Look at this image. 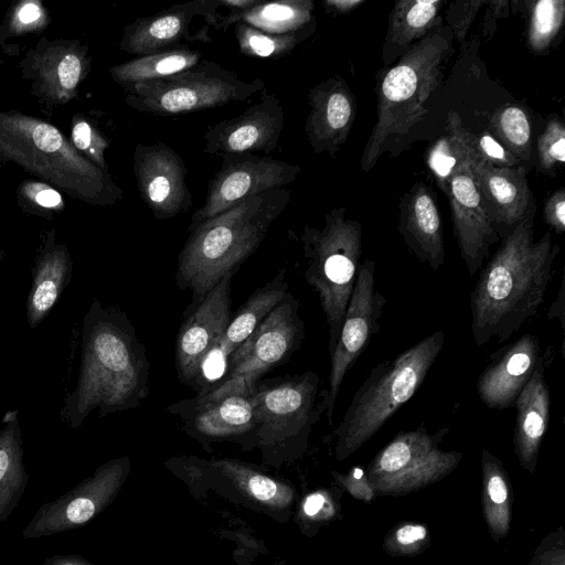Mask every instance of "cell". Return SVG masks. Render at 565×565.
Wrapping results in <instances>:
<instances>
[{"instance_id": "6da1fadb", "label": "cell", "mask_w": 565, "mask_h": 565, "mask_svg": "<svg viewBox=\"0 0 565 565\" xmlns=\"http://www.w3.org/2000/svg\"><path fill=\"white\" fill-rule=\"evenodd\" d=\"M149 393L147 350L128 316L94 298L81 337L78 379L61 411V419L78 428L95 409L99 417L134 409Z\"/></svg>"}, {"instance_id": "7a4b0ae2", "label": "cell", "mask_w": 565, "mask_h": 565, "mask_svg": "<svg viewBox=\"0 0 565 565\" xmlns=\"http://www.w3.org/2000/svg\"><path fill=\"white\" fill-rule=\"evenodd\" d=\"M534 212L503 237L470 295L475 343L509 340L536 315L553 277L559 245L551 232L534 241Z\"/></svg>"}, {"instance_id": "3957f363", "label": "cell", "mask_w": 565, "mask_h": 565, "mask_svg": "<svg viewBox=\"0 0 565 565\" xmlns=\"http://www.w3.org/2000/svg\"><path fill=\"white\" fill-rule=\"evenodd\" d=\"M290 198L285 188L248 196L190 232L178 256L175 279L181 290H191L192 305L258 249Z\"/></svg>"}, {"instance_id": "277c9868", "label": "cell", "mask_w": 565, "mask_h": 565, "mask_svg": "<svg viewBox=\"0 0 565 565\" xmlns=\"http://www.w3.org/2000/svg\"><path fill=\"white\" fill-rule=\"evenodd\" d=\"M7 163L93 206L124 198L110 173L83 157L55 125L17 110H0V164Z\"/></svg>"}, {"instance_id": "5b68a950", "label": "cell", "mask_w": 565, "mask_h": 565, "mask_svg": "<svg viewBox=\"0 0 565 565\" xmlns=\"http://www.w3.org/2000/svg\"><path fill=\"white\" fill-rule=\"evenodd\" d=\"M452 33L439 26L414 43L377 81L376 121L361 157V169L372 170L393 138L405 136L428 113L426 102L443 82L452 53Z\"/></svg>"}, {"instance_id": "8992f818", "label": "cell", "mask_w": 565, "mask_h": 565, "mask_svg": "<svg viewBox=\"0 0 565 565\" xmlns=\"http://www.w3.org/2000/svg\"><path fill=\"white\" fill-rule=\"evenodd\" d=\"M444 342L445 333L438 330L370 371L333 430L338 460L360 449L415 395L441 352Z\"/></svg>"}, {"instance_id": "52a82bcc", "label": "cell", "mask_w": 565, "mask_h": 565, "mask_svg": "<svg viewBox=\"0 0 565 565\" xmlns=\"http://www.w3.org/2000/svg\"><path fill=\"white\" fill-rule=\"evenodd\" d=\"M300 242L307 260L303 277L319 297L331 354L360 268L362 225L348 218L344 207H337L326 214L322 227L306 225Z\"/></svg>"}, {"instance_id": "ba28073f", "label": "cell", "mask_w": 565, "mask_h": 565, "mask_svg": "<svg viewBox=\"0 0 565 565\" xmlns=\"http://www.w3.org/2000/svg\"><path fill=\"white\" fill-rule=\"evenodd\" d=\"M319 385L312 371L259 381L254 391L255 426L247 438L268 457L300 455L326 412Z\"/></svg>"}, {"instance_id": "9c48e42d", "label": "cell", "mask_w": 565, "mask_h": 565, "mask_svg": "<svg viewBox=\"0 0 565 565\" xmlns=\"http://www.w3.org/2000/svg\"><path fill=\"white\" fill-rule=\"evenodd\" d=\"M265 87L260 78L245 81L214 61L156 81L125 86L132 109L156 116H177L246 102Z\"/></svg>"}, {"instance_id": "30bf717a", "label": "cell", "mask_w": 565, "mask_h": 565, "mask_svg": "<svg viewBox=\"0 0 565 565\" xmlns=\"http://www.w3.org/2000/svg\"><path fill=\"white\" fill-rule=\"evenodd\" d=\"M305 338L299 301L291 292L264 318L254 332L230 355L227 372L207 394L212 402L231 394L252 393L260 377L287 361Z\"/></svg>"}, {"instance_id": "8fae6325", "label": "cell", "mask_w": 565, "mask_h": 565, "mask_svg": "<svg viewBox=\"0 0 565 565\" xmlns=\"http://www.w3.org/2000/svg\"><path fill=\"white\" fill-rule=\"evenodd\" d=\"M449 428L428 434L424 425L393 437L365 469L375 494L405 495L436 483L451 473L462 454L443 450L439 443Z\"/></svg>"}, {"instance_id": "7c38bea8", "label": "cell", "mask_w": 565, "mask_h": 565, "mask_svg": "<svg viewBox=\"0 0 565 565\" xmlns=\"http://www.w3.org/2000/svg\"><path fill=\"white\" fill-rule=\"evenodd\" d=\"M374 275V260L365 259L360 265L341 330L330 354L329 387L320 392L329 425L333 423L335 401L347 373L381 329L380 319L386 298L375 290Z\"/></svg>"}, {"instance_id": "4fadbf2b", "label": "cell", "mask_w": 565, "mask_h": 565, "mask_svg": "<svg viewBox=\"0 0 565 565\" xmlns=\"http://www.w3.org/2000/svg\"><path fill=\"white\" fill-rule=\"evenodd\" d=\"M130 470L128 457L111 459L68 492L43 503L24 527V539H40L78 529L115 499Z\"/></svg>"}, {"instance_id": "5bb4252c", "label": "cell", "mask_w": 565, "mask_h": 565, "mask_svg": "<svg viewBox=\"0 0 565 565\" xmlns=\"http://www.w3.org/2000/svg\"><path fill=\"white\" fill-rule=\"evenodd\" d=\"M218 0H193L174 4L126 25L119 49L141 56L212 41L210 30L220 29L224 14Z\"/></svg>"}, {"instance_id": "9a60e30c", "label": "cell", "mask_w": 565, "mask_h": 565, "mask_svg": "<svg viewBox=\"0 0 565 565\" xmlns=\"http://www.w3.org/2000/svg\"><path fill=\"white\" fill-rule=\"evenodd\" d=\"M222 159L220 170L209 181L203 205L191 217L189 233L248 196L290 184L301 171L299 166L255 153L226 154Z\"/></svg>"}, {"instance_id": "2e32d148", "label": "cell", "mask_w": 565, "mask_h": 565, "mask_svg": "<svg viewBox=\"0 0 565 565\" xmlns=\"http://www.w3.org/2000/svg\"><path fill=\"white\" fill-rule=\"evenodd\" d=\"M31 94L47 106H63L78 97L92 68L88 45L79 40L42 36L18 64Z\"/></svg>"}, {"instance_id": "e0dca14e", "label": "cell", "mask_w": 565, "mask_h": 565, "mask_svg": "<svg viewBox=\"0 0 565 565\" xmlns=\"http://www.w3.org/2000/svg\"><path fill=\"white\" fill-rule=\"evenodd\" d=\"M132 171L139 195L157 220L172 218L191 207L184 160L167 143H137Z\"/></svg>"}, {"instance_id": "ac0fdd59", "label": "cell", "mask_w": 565, "mask_h": 565, "mask_svg": "<svg viewBox=\"0 0 565 565\" xmlns=\"http://www.w3.org/2000/svg\"><path fill=\"white\" fill-rule=\"evenodd\" d=\"M446 195L460 255L469 275L473 276L499 235L475 178L472 157L454 172Z\"/></svg>"}, {"instance_id": "d6986e66", "label": "cell", "mask_w": 565, "mask_h": 565, "mask_svg": "<svg viewBox=\"0 0 565 565\" xmlns=\"http://www.w3.org/2000/svg\"><path fill=\"white\" fill-rule=\"evenodd\" d=\"M285 126L280 99L263 89L260 99L239 116L211 126L203 136V152L226 156L271 152Z\"/></svg>"}, {"instance_id": "ffe728a7", "label": "cell", "mask_w": 565, "mask_h": 565, "mask_svg": "<svg viewBox=\"0 0 565 565\" xmlns=\"http://www.w3.org/2000/svg\"><path fill=\"white\" fill-rule=\"evenodd\" d=\"M285 269L254 291L231 318L222 338L201 361L193 390L196 397L211 392L227 372L230 355L254 332L288 292Z\"/></svg>"}, {"instance_id": "44dd1931", "label": "cell", "mask_w": 565, "mask_h": 565, "mask_svg": "<svg viewBox=\"0 0 565 565\" xmlns=\"http://www.w3.org/2000/svg\"><path fill=\"white\" fill-rule=\"evenodd\" d=\"M226 274L198 303L179 329L175 366L180 381L193 387L199 365L222 338L231 316V282Z\"/></svg>"}, {"instance_id": "7402d4cb", "label": "cell", "mask_w": 565, "mask_h": 565, "mask_svg": "<svg viewBox=\"0 0 565 565\" xmlns=\"http://www.w3.org/2000/svg\"><path fill=\"white\" fill-rule=\"evenodd\" d=\"M168 411L180 418L188 435L207 444L247 438L255 426L254 392L231 394L212 402L193 397L171 404Z\"/></svg>"}, {"instance_id": "603a6c76", "label": "cell", "mask_w": 565, "mask_h": 565, "mask_svg": "<svg viewBox=\"0 0 565 565\" xmlns=\"http://www.w3.org/2000/svg\"><path fill=\"white\" fill-rule=\"evenodd\" d=\"M309 114L305 132L312 151L334 156L347 141L354 124L356 103L347 82L335 75L307 94Z\"/></svg>"}, {"instance_id": "cb8c5ba5", "label": "cell", "mask_w": 565, "mask_h": 565, "mask_svg": "<svg viewBox=\"0 0 565 565\" xmlns=\"http://www.w3.org/2000/svg\"><path fill=\"white\" fill-rule=\"evenodd\" d=\"M540 355V341L532 333H524L492 353L491 363L477 381V393L481 402L487 407L499 411L514 406Z\"/></svg>"}, {"instance_id": "d4e9b609", "label": "cell", "mask_w": 565, "mask_h": 565, "mask_svg": "<svg viewBox=\"0 0 565 565\" xmlns=\"http://www.w3.org/2000/svg\"><path fill=\"white\" fill-rule=\"evenodd\" d=\"M551 350L541 353L537 364L519 394L513 431V448L519 463L530 473L536 469L540 448L548 428L551 395L545 381L546 358Z\"/></svg>"}, {"instance_id": "484cf974", "label": "cell", "mask_w": 565, "mask_h": 565, "mask_svg": "<svg viewBox=\"0 0 565 565\" xmlns=\"http://www.w3.org/2000/svg\"><path fill=\"white\" fill-rule=\"evenodd\" d=\"M398 232L408 249L420 262L437 270L445 264L441 217L434 192L416 183L399 205Z\"/></svg>"}, {"instance_id": "4316f807", "label": "cell", "mask_w": 565, "mask_h": 565, "mask_svg": "<svg viewBox=\"0 0 565 565\" xmlns=\"http://www.w3.org/2000/svg\"><path fill=\"white\" fill-rule=\"evenodd\" d=\"M472 171L495 230L498 225L512 230L530 211L525 169L495 167L473 150Z\"/></svg>"}, {"instance_id": "83f0119b", "label": "cell", "mask_w": 565, "mask_h": 565, "mask_svg": "<svg viewBox=\"0 0 565 565\" xmlns=\"http://www.w3.org/2000/svg\"><path fill=\"white\" fill-rule=\"evenodd\" d=\"M73 260L67 246L57 242L55 230L45 233L32 268L26 297V322L38 327L50 313L72 280Z\"/></svg>"}, {"instance_id": "f1b7e54d", "label": "cell", "mask_w": 565, "mask_h": 565, "mask_svg": "<svg viewBox=\"0 0 565 565\" xmlns=\"http://www.w3.org/2000/svg\"><path fill=\"white\" fill-rule=\"evenodd\" d=\"M438 0H401L388 15L387 32L382 50L384 66L393 65L414 43L443 25Z\"/></svg>"}, {"instance_id": "f546056e", "label": "cell", "mask_w": 565, "mask_h": 565, "mask_svg": "<svg viewBox=\"0 0 565 565\" xmlns=\"http://www.w3.org/2000/svg\"><path fill=\"white\" fill-rule=\"evenodd\" d=\"M28 481L19 411H8L0 420V523L19 504Z\"/></svg>"}, {"instance_id": "4dcf8cb0", "label": "cell", "mask_w": 565, "mask_h": 565, "mask_svg": "<svg viewBox=\"0 0 565 565\" xmlns=\"http://www.w3.org/2000/svg\"><path fill=\"white\" fill-rule=\"evenodd\" d=\"M315 4L310 0L258 1L254 7L234 14H225L221 28L244 22L257 30L285 34L316 23Z\"/></svg>"}, {"instance_id": "1f68e13d", "label": "cell", "mask_w": 565, "mask_h": 565, "mask_svg": "<svg viewBox=\"0 0 565 565\" xmlns=\"http://www.w3.org/2000/svg\"><path fill=\"white\" fill-rule=\"evenodd\" d=\"M482 509L491 537L504 539L511 525L513 492L503 462L488 449L481 454Z\"/></svg>"}, {"instance_id": "d6a6232c", "label": "cell", "mask_w": 565, "mask_h": 565, "mask_svg": "<svg viewBox=\"0 0 565 565\" xmlns=\"http://www.w3.org/2000/svg\"><path fill=\"white\" fill-rule=\"evenodd\" d=\"M211 466L254 502L274 510H282L294 501L295 492L288 484L237 459H214Z\"/></svg>"}, {"instance_id": "836d02e7", "label": "cell", "mask_w": 565, "mask_h": 565, "mask_svg": "<svg viewBox=\"0 0 565 565\" xmlns=\"http://www.w3.org/2000/svg\"><path fill=\"white\" fill-rule=\"evenodd\" d=\"M201 52L189 47L137 56L109 70L113 81L121 87L156 81L185 71L202 61Z\"/></svg>"}, {"instance_id": "e575fe53", "label": "cell", "mask_w": 565, "mask_h": 565, "mask_svg": "<svg viewBox=\"0 0 565 565\" xmlns=\"http://www.w3.org/2000/svg\"><path fill=\"white\" fill-rule=\"evenodd\" d=\"M446 124V135L436 140L426 158L428 169L445 194L454 172L473 154L471 131L463 127L460 116L450 111Z\"/></svg>"}, {"instance_id": "d590c367", "label": "cell", "mask_w": 565, "mask_h": 565, "mask_svg": "<svg viewBox=\"0 0 565 565\" xmlns=\"http://www.w3.org/2000/svg\"><path fill=\"white\" fill-rule=\"evenodd\" d=\"M234 25V35L242 54L264 58H279L290 54L316 30V23L285 34L264 32L244 22Z\"/></svg>"}, {"instance_id": "8d00e7d4", "label": "cell", "mask_w": 565, "mask_h": 565, "mask_svg": "<svg viewBox=\"0 0 565 565\" xmlns=\"http://www.w3.org/2000/svg\"><path fill=\"white\" fill-rule=\"evenodd\" d=\"M489 126L495 139L518 160H529L532 150V125L522 107H500L492 115Z\"/></svg>"}, {"instance_id": "74e56055", "label": "cell", "mask_w": 565, "mask_h": 565, "mask_svg": "<svg viewBox=\"0 0 565 565\" xmlns=\"http://www.w3.org/2000/svg\"><path fill=\"white\" fill-rule=\"evenodd\" d=\"M527 43L532 51L544 52L558 34L565 19L564 0L527 2Z\"/></svg>"}, {"instance_id": "f35d334b", "label": "cell", "mask_w": 565, "mask_h": 565, "mask_svg": "<svg viewBox=\"0 0 565 565\" xmlns=\"http://www.w3.org/2000/svg\"><path fill=\"white\" fill-rule=\"evenodd\" d=\"M49 23V12L40 0H21L10 8L0 24V45L6 50L8 39L39 33Z\"/></svg>"}, {"instance_id": "ab89813d", "label": "cell", "mask_w": 565, "mask_h": 565, "mask_svg": "<svg viewBox=\"0 0 565 565\" xmlns=\"http://www.w3.org/2000/svg\"><path fill=\"white\" fill-rule=\"evenodd\" d=\"M19 206L29 214L52 218L64 211L61 192L40 180L23 181L17 190Z\"/></svg>"}, {"instance_id": "60d3db41", "label": "cell", "mask_w": 565, "mask_h": 565, "mask_svg": "<svg viewBox=\"0 0 565 565\" xmlns=\"http://www.w3.org/2000/svg\"><path fill=\"white\" fill-rule=\"evenodd\" d=\"M71 143L87 160L103 171L108 172L105 152L110 146L109 139L82 114L72 119Z\"/></svg>"}, {"instance_id": "b9f144b4", "label": "cell", "mask_w": 565, "mask_h": 565, "mask_svg": "<svg viewBox=\"0 0 565 565\" xmlns=\"http://www.w3.org/2000/svg\"><path fill=\"white\" fill-rule=\"evenodd\" d=\"M428 543L425 525L403 523L385 535L383 550L391 556H415L426 550Z\"/></svg>"}, {"instance_id": "7bdbcfd3", "label": "cell", "mask_w": 565, "mask_h": 565, "mask_svg": "<svg viewBox=\"0 0 565 565\" xmlns=\"http://www.w3.org/2000/svg\"><path fill=\"white\" fill-rule=\"evenodd\" d=\"M537 157L542 171L550 173L561 168L565 160V127L563 121L553 116L537 140Z\"/></svg>"}, {"instance_id": "ee69618b", "label": "cell", "mask_w": 565, "mask_h": 565, "mask_svg": "<svg viewBox=\"0 0 565 565\" xmlns=\"http://www.w3.org/2000/svg\"><path fill=\"white\" fill-rule=\"evenodd\" d=\"M487 1H455L446 11V20L452 36L462 44L477 13Z\"/></svg>"}, {"instance_id": "f6af8a7d", "label": "cell", "mask_w": 565, "mask_h": 565, "mask_svg": "<svg viewBox=\"0 0 565 565\" xmlns=\"http://www.w3.org/2000/svg\"><path fill=\"white\" fill-rule=\"evenodd\" d=\"M471 146L480 158L499 168L516 167L519 161L502 143L487 132L479 136L471 132Z\"/></svg>"}, {"instance_id": "bcb514c9", "label": "cell", "mask_w": 565, "mask_h": 565, "mask_svg": "<svg viewBox=\"0 0 565 565\" xmlns=\"http://www.w3.org/2000/svg\"><path fill=\"white\" fill-rule=\"evenodd\" d=\"M337 502L332 493L320 490L308 494L300 508V515L309 522H327L332 520L337 513Z\"/></svg>"}, {"instance_id": "7dc6e473", "label": "cell", "mask_w": 565, "mask_h": 565, "mask_svg": "<svg viewBox=\"0 0 565 565\" xmlns=\"http://www.w3.org/2000/svg\"><path fill=\"white\" fill-rule=\"evenodd\" d=\"M530 565H565V543L562 527L542 540Z\"/></svg>"}, {"instance_id": "c3c4849f", "label": "cell", "mask_w": 565, "mask_h": 565, "mask_svg": "<svg viewBox=\"0 0 565 565\" xmlns=\"http://www.w3.org/2000/svg\"><path fill=\"white\" fill-rule=\"evenodd\" d=\"M332 476L337 483L344 488V490L355 499L364 502H370L374 499L375 492L371 487L363 468L352 467L344 475L333 471Z\"/></svg>"}, {"instance_id": "681fc988", "label": "cell", "mask_w": 565, "mask_h": 565, "mask_svg": "<svg viewBox=\"0 0 565 565\" xmlns=\"http://www.w3.org/2000/svg\"><path fill=\"white\" fill-rule=\"evenodd\" d=\"M546 224L556 233L565 231V191L563 188L555 191L545 202L543 209Z\"/></svg>"}, {"instance_id": "f907efd6", "label": "cell", "mask_w": 565, "mask_h": 565, "mask_svg": "<svg viewBox=\"0 0 565 565\" xmlns=\"http://www.w3.org/2000/svg\"><path fill=\"white\" fill-rule=\"evenodd\" d=\"M488 9L483 20V35L491 36L495 30V25L499 19L503 18L508 13V1H490L487 2Z\"/></svg>"}, {"instance_id": "816d5d0a", "label": "cell", "mask_w": 565, "mask_h": 565, "mask_svg": "<svg viewBox=\"0 0 565 565\" xmlns=\"http://www.w3.org/2000/svg\"><path fill=\"white\" fill-rule=\"evenodd\" d=\"M364 3V0H327L322 4L327 12L344 14Z\"/></svg>"}, {"instance_id": "f5cc1de1", "label": "cell", "mask_w": 565, "mask_h": 565, "mask_svg": "<svg viewBox=\"0 0 565 565\" xmlns=\"http://www.w3.org/2000/svg\"><path fill=\"white\" fill-rule=\"evenodd\" d=\"M41 565H93L79 555H52L44 559Z\"/></svg>"}, {"instance_id": "db71d44e", "label": "cell", "mask_w": 565, "mask_h": 565, "mask_svg": "<svg viewBox=\"0 0 565 565\" xmlns=\"http://www.w3.org/2000/svg\"><path fill=\"white\" fill-rule=\"evenodd\" d=\"M548 320L558 318L561 321L562 329H564V278L562 277L561 287L558 290V297L551 306L547 312Z\"/></svg>"}, {"instance_id": "11a10c76", "label": "cell", "mask_w": 565, "mask_h": 565, "mask_svg": "<svg viewBox=\"0 0 565 565\" xmlns=\"http://www.w3.org/2000/svg\"><path fill=\"white\" fill-rule=\"evenodd\" d=\"M1 260H2V250L0 248V267H1Z\"/></svg>"}]
</instances>
